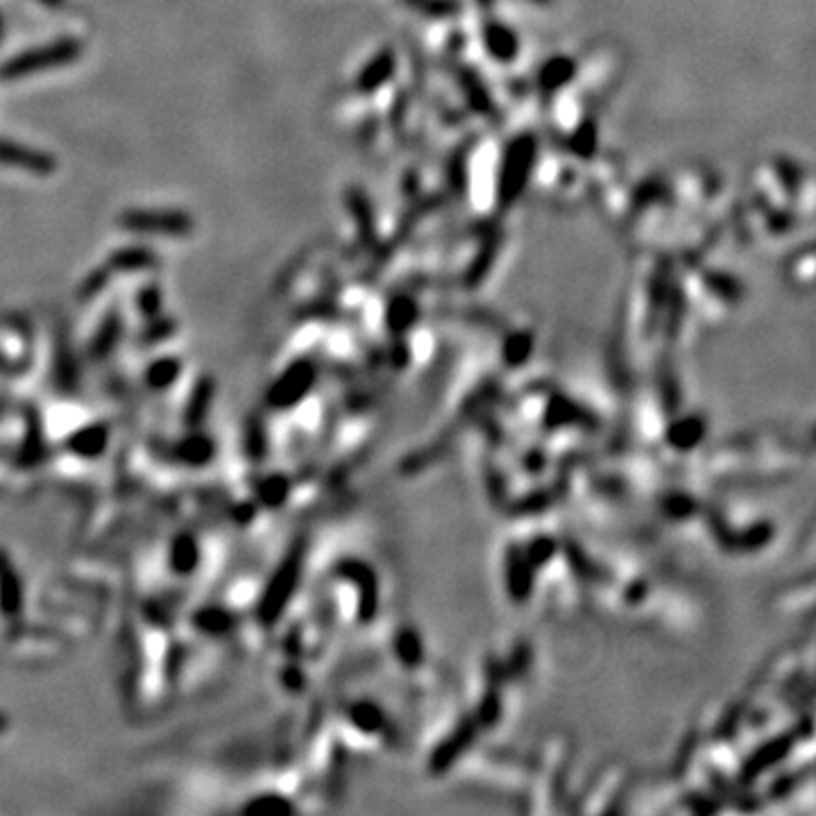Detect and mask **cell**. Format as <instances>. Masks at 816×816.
Here are the masks:
<instances>
[{
  "mask_svg": "<svg viewBox=\"0 0 816 816\" xmlns=\"http://www.w3.org/2000/svg\"><path fill=\"white\" fill-rule=\"evenodd\" d=\"M80 55L82 44L75 39H60L39 48H31L21 55L10 57V60L0 67V80H21L46 69L64 67L75 62Z\"/></svg>",
  "mask_w": 816,
  "mask_h": 816,
  "instance_id": "6da1fadb",
  "label": "cell"
},
{
  "mask_svg": "<svg viewBox=\"0 0 816 816\" xmlns=\"http://www.w3.org/2000/svg\"><path fill=\"white\" fill-rule=\"evenodd\" d=\"M0 164L8 168H19L33 175H50L57 170V159L48 153L33 151L27 145L0 139Z\"/></svg>",
  "mask_w": 816,
  "mask_h": 816,
  "instance_id": "3957f363",
  "label": "cell"
},
{
  "mask_svg": "<svg viewBox=\"0 0 816 816\" xmlns=\"http://www.w3.org/2000/svg\"><path fill=\"white\" fill-rule=\"evenodd\" d=\"M119 225L136 235L187 237L193 231V218L175 209H132L119 216Z\"/></svg>",
  "mask_w": 816,
  "mask_h": 816,
  "instance_id": "7a4b0ae2",
  "label": "cell"
},
{
  "mask_svg": "<svg viewBox=\"0 0 816 816\" xmlns=\"http://www.w3.org/2000/svg\"><path fill=\"white\" fill-rule=\"evenodd\" d=\"M159 264L157 254L151 248H121L116 250L109 261H107V271L109 273H139V271H148Z\"/></svg>",
  "mask_w": 816,
  "mask_h": 816,
  "instance_id": "277c9868",
  "label": "cell"
},
{
  "mask_svg": "<svg viewBox=\"0 0 816 816\" xmlns=\"http://www.w3.org/2000/svg\"><path fill=\"white\" fill-rule=\"evenodd\" d=\"M39 3L50 10H62L67 5V0H39Z\"/></svg>",
  "mask_w": 816,
  "mask_h": 816,
  "instance_id": "52a82bcc",
  "label": "cell"
},
{
  "mask_svg": "<svg viewBox=\"0 0 816 816\" xmlns=\"http://www.w3.org/2000/svg\"><path fill=\"white\" fill-rule=\"evenodd\" d=\"M0 37H3V16H0Z\"/></svg>",
  "mask_w": 816,
  "mask_h": 816,
  "instance_id": "ba28073f",
  "label": "cell"
},
{
  "mask_svg": "<svg viewBox=\"0 0 816 816\" xmlns=\"http://www.w3.org/2000/svg\"><path fill=\"white\" fill-rule=\"evenodd\" d=\"M136 302H139V311H141V315L153 317V315H157L159 309H161V290H159L157 286H153V284H151V286H143Z\"/></svg>",
  "mask_w": 816,
  "mask_h": 816,
  "instance_id": "5b68a950",
  "label": "cell"
},
{
  "mask_svg": "<svg viewBox=\"0 0 816 816\" xmlns=\"http://www.w3.org/2000/svg\"><path fill=\"white\" fill-rule=\"evenodd\" d=\"M109 275H111L109 271H96L86 277L82 284V298H96L105 288V284L109 281Z\"/></svg>",
  "mask_w": 816,
  "mask_h": 816,
  "instance_id": "8992f818",
  "label": "cell"
}]
</instances>
